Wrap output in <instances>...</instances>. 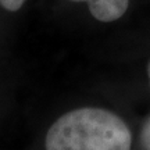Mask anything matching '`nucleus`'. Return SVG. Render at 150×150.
Masks as SVG:
<instances>
[{"label":"nucleus","instance_id":"1","mask_svg":"<svg viewBox=\"0 0 150 150\" xmlns=\"http://www.w3.org/2000/svg\"><path fill=\"white\" fill-rule=\"evenodd\" d=\"M46 150H132V132L115 112L81 107L63 114L49 128Z\"/></svg>","mask_w":150,"mask_h":150},{"label":"nucleus","instance_id":"2","mask_svg":"<svg viewBox=\"0 0 150 150\" xmlns=\"http://www.w3.org/2000/svg\"><path fill=\"white\" fill-rule=\"evenodd\" d=\"M75 3H86L91 14L97 21L112 22L127 13L129 0H71Z\"/></svg>","mask_w":150,"mask_h":150},{"label":"nucleus","instance_id":"3","mask_svg":"<svg viewBox=\"0 0 150 150\" xmlns=\"http://www.w3.org/2000/svg\"><path fill=\"white\" fill-rule=\"evenodd\" d=\"M140 146L143 150H150V115L145 120L140 129Z\"/></svg>","mask_w":150,"mask_h":150},{"label":"nucleus","instance_id":"4","mask_svg":"<svg viewBox=\"0 0 150 150\" xmlns=\"http://www.w3.org/2000/svg\"><path fill=\"white\" fill-rule=\"evenodd\" d=\"M25 3V0H0V6L7 11H18Z\"/></svg>","mask_w":150,"mask_h":150},{"label":"nucleus","instance_id":"5","mask_svg":"<svg viewBox=\"0 0 150 150\" xmlns=\"http://www.w3.org/2000/svg\"><path fill=\"white\" fill-rule=\"evenodd\" d=\"M147 75H149V83H150V63L147 65Z\"/></svg>","mask_w":150,"mask_h":150}]
</instances>
